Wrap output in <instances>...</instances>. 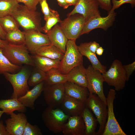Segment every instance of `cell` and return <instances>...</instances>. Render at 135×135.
I'll return each mask as SVG.
<instances>
[{
  "label": "cell",
  "mask_w": 135,
  "mask_h": 135,
  "mask_svg": "<svg viewBox=\"0 0 135 135\" xmlns=\"http://www.w3.org/2000/svg\"><path fill=\"white\" fill-rule=\"evenodd\" d=\"M31 56L35 67L46 72L52 68H58L60 60L53 59L36 54Z\"/></svg>",
  "instance_id": "obj_23"
},
{
  "label": "cell",
  "mask_w": 135,
  "mask_h": 135,
  "mask_svg": "<svg viewBox=\"0 0 135 135\" xmlns=\"http://www.w3.org/2000/svg\"><path fill=\"white\" fill-rule=\"evenodd\" d=\"M100 46L99 44L96 41L88 42V46L89 49L96 54V50Z\"/></svg>",
  "instance_id": "obj_40"
},
{
  "label": "cell",
  "mask_w": 135,
  "mask_h": 135,
  "mask_svg": "<svg viewBox=\"0 0 135 135\" xmlns=\"http://www.w3.org/2000/svg\"><path fill=\"white\" fill-rule=\"evenodd\" d=\"M34 54L60 60L63 58L64 53L58 48L51 44L41 47Z\"/></svg>",
  "instance_id": "obj_26"
},
{
  "label": "cell",
  "mask_w": 135,
  "mask_h": 135,
  "mask_svg": "<svg viewBox=\"0 0 135 135\" xmlns=\"http://www.w3.org/2000/svg\"><path fill=\"white\" fill-rule=\"evenodd\" d=\"M104 50L102 47L100 46L96 50V54L98 56H101L102 55Z\"/></svg>",
  "instance_id": "obj_45"
},
{
  "label": "cell",
  "mask_w": 135,
  "mask_h": 135,
  "mask_svg": "<svg viewBox=\"0 0 135 135\" xmlns=\"http://www.w3.org/2000/svg\"><path fill=\"white\" fill-rule=\"evenodd\" d=\"M76 40H68L67 43L66 52L58 68L62 74L66 75L74 68L83 64V56L78 49Z\"/></svg>",
  "instance_id": "obj_2"
},
{
  "label": "cell",
  "mask_w": 135,
  "mask_h": 135,
  "mask_svg": "<svg viewBox=\"0 0 135 135\" xmlns=\"http://www.w3.org/2000/svg\"><path fill=\"white\" fill-rule=\"evenodd\" d=\"M0 135H9L2 120L0 121Z\"/></svg>",
  "instance_id": "obj_41"
},
{
  "label": "cell",
  "mask_w": 135,
  "mask_h": 135,
  "mask_svg": "<svg viewBox=\"0 0 135 135\" xmlns=\"http://www.w3.org/2000/svg\"><path fill=\"white\" fill-rule=\"evenodd\" d=\"M116 13L114 12L108 13L105 17L101 16L92 18L86 22L81 32L80 36L87 34L97 28L106 30L113 25L115 20Z\"/></svg>",
  "instance_id": "obj_13"
},
{
  "label": "cell",
  "mask_w": 135,
  "mask_h": 135,
  "mask_svg": "<svg viewBox=\"0 0 135 135\" xmlns=\"http://www.w3.org/2000/svg\"><path fill=\"white\" fill-rule=\"evenodd\" d=\"M116 92L110 89L106 98L107 117L106 124L102 135H126L123 131L115 117L114 111V102Z\"/></svg>",
  "instance_id": "obj_7"
},
{
  "label": "cell",
  "mask_w": 135,
  "mask_h": 135,
  "mask_svg": "<svg viewBox=\"0 0 135 135\" xmlns=\"http://www.w3.org/2000/svg\"><path fill=\"white\" fill-rule=\"evenodd\" d=\"M8 43L5 40L0 38V48H4Z\"/></svg>",
  "instance_id": "obj_46"
},
{
  "label": "cell",
  "mask_w": 135,
  "mask_h": 135,
  "mask_svg": "<svg viewBox=\"0 0 135 135\" xmlns=\"http://www.w3.org/2000/svg\"><path fill=\"white\" fill-rule=\"evenodd\" d=\"M24 31L36 30L42 32L41 18L40 12L30 10L20 5L11 15Z\"/></svg>",
  "instance_id": "obj_1"
},
{
  "label": "cell",
  "mask_w": 135,
  "mask_h": 135,
  "mask_svg": "<svg viewBox=\"0 0 135 135\" xmlns=\"http://www.w3.org/2000/svg\"><path fill=\"white\" fill-rule=\"evenodd\" d=\"M66 2L69 6L73 5L75 6L78 0H65Z\"/></svg>",
  "instance_id": "obj_44"
},
{
  "label": "cell",
  "mask_w": 135,
  "mask_h": 135,
  "mask_svg": "<svg viewBox=\"0 0 135 135\" xmlns=\"http://www.w3.org/2000/svg\"><path fill=\"white\" fill-rule=\"evenodd\" d=\"M123 66L126 73L127 82L130 76L135 70V61L131 64L123 65Z\"/></svg>",
  "instance_id": "obj_39"
},
{
  "label": "cell",
  "mask_w": 135,
  "mask_h": 135,
  "mask_svg": "<svg viewBox=\"0 0 135 135\" xmlns=\"http://www.w3.org/2000/svg\"><path fill=\"white\" fill-rule=\"evenodd\" d=\"M4 55L12 64L21 66L25 64L35 67L25 44L16 45L8 43L3 48Z\"/></svg>",
  "instance_id": "obj_4"
},
{
  "label": "cell",
  "mask_w": 135,
  "mask_h": 135,
  "mask_svg": "<svg viewBox=\"0 0 135 135\" xmlns=\"http://www.w3.org/2000/svg\"><path fill=\"white\" fill-rule=\"evenodd\" d=\"M88 80L87 88L89 92L96 94L106 104V98L104 94L102 73L90 65L86 69Z\"/></svg>",
  "instance_id": "obj_10"
},
{
  "label": "cell",
  "mask_w": 135,
  "mask_h": 135,
  "mask_svg": "<svg viewBox=\"0 0 135 135\" xmlns=\"http://www.w3.org/2000/svg\"><path fill=\"white\" fill-rule=\"evenodd\" d=\"M70 116L61 109L48 107L45 109L42 115L45 126L55 134L62 132L63 125L67 121Z\"/></svg>",
  "instance_id": "obj_5"
},
{
  "label": "cell",
  "mask_w": 135,
  "mask_h": 135,
  "mask_svg": "<svg viewBox=\"0 0 135 135\" xmlns=\"http://www.w3.org/2000/svg\"><path fill=\"white\" fill-rule=\"evenodd\" d=\"M4 111L3 110H0V118L2 116V115L4 113Z\"/></svg>",
  "instance_id": "obj_47"
},
{
  "label": "cell",
  "mask_w": 135,
  "mask_h": 135,
  "mask_svg": "<svg viewBox=\"0 0 135 135\" xmlns=\"http://www.w3.org/2000/svg\"><path fill=\"white\" fill-rule=\"evenodd\" d=\"M86 106L91 110L96 116L99 127L96 135H102L104 130L107 117V104L96 94L90 93L85 102Z\"/></svg>",
  "instance_id": "obj_8"
},
{
  "label": "cell",
  "mask_w": 135,
  "mask_h": 135,
  "mask_svg": "<svg viewBox=\"0 0 135 135\" xmlns=\"http://www.w3.org/2000/svg\"><path fill=\"white\" fill-rule=\"evenodd\" d=\"M41 130L36 125H32L28 122H26L22 135H42Z\"/></svg>",
  "instance_id": "obj_34"
},
{
  "label": "cell",
  "mask_w": 135,
  "mask_h": 135,
  "mask_svg": "<svg viewBox=\"0 0 135 135\" xmlns=\"http://www.w3.org/2000/svg\"><path fill=\"white\" fill-rule=\"evenodd\" d=\"M34 68L28 80V84L30 86L34 87L45 81L46 78V72L36 67Z\"/></svg>",
  "instance_id": "obj_32"
},
{
  "label": "cell",
  "mask_w": 135,
  "mask_h": 135,
  "mask_svg": "<svg viewBox=\"0 0 135 135\" xmlns=\"http://www.w3.org/2000/svg\"><path fill=\"white\" fill-rule=\"evenodd\" d=\"M26 108L17 98H11L0 100V108L7 115H10L16 110L25 112Z\"/></svg>",
  "instance_id": "obj_25"
},
{
  "label": "cell",
  "mask_w": 135,
  "mask_h": 135,
  "mask_svg": "<svg viewBox=\"0 0 135 135\" xmlns=\"http://www.w3.org/2000/svg\"><path fill=\"white\" fill-rule=\"evenodd\" d=\"M3 48H0V74H4L6 72L15 73L19 71L21 66L12 64L4 55Z\"/></svg>",
  "instance_id": "obj_28"
},
{
  "label": "cell",
  "mask_w": 135,
  "mask_h": 135,
  "mask_svg": "<svg viewBox=\"0 0 135 135\" xmlns=\"http://www.w3.org/2000/svg\"><path fill=\"white\" fill-rule=\"evenodd\" d=\"M46 72L44 85L46 86L64 84L68 81L66 75L61 74L58 68H52Z\"/></svg>",
  "instance_id": "obj_27"
},
{
  "label": "cell",
  "mask_w": 135,
  "mask_h": 135,
  "mask_svg": "<svg viewBox=\"0 0 135 135\" xmlns=\"http://www.w3.org/2000/svg\"><path fill=\"white\" fill-rule=\"evenodd\" d=\"M44 83V81L34 86L24 96L18 98V100L25 107L29 108L32 110H34V102L43 92Z\"/></svg>",
  "instance_id": "obj_19"
},
{
  "label": "cell",
  "mask_w": 135,
  "mask_h": 135,
  "mask_svg": "<svg viewBox=\"0 0 135 135\" xmlns=\"http://www.w3.org/2000/svg\"><path fill=\"white\" fill-rule=\"evenodd\" d=\"M46 34L51 44L58 48L64 54L68 40L58 23L55 25Z\"/></svg>",
  "instance_id": "obj_18"
},
{
  "label": "cell",
  "mask_w": 135,
  "mask_h": 135,
  "mask_svg": "<svg viewBox=\"0 0 135 135\" xmlns=\"http://www.w3.org/2000/svg\"><path fill=\"white\" fill-rule=\"evenodd\" d=\"M19 3L22 2L24 6L28 10L35 11L36 9V6L39 3V0H16Z\"/></svg>",
  "instance_id": "obj_36"
},
{
  "label": "cell",
  "mask_w": 135,
  "mask_h": 135,
  "mask_svg": "<svg viewBox=\"0 0 135 135\" xmlns=\"http://www.w3.org/2000/svg\"><path fill=\"white\" fill-rule=\"evenodd\" d=\"M78 49L82 55L86 57L89 60L92 66L102 74L106 71V66L102 65L98 58L96 54L88 49V42L82 43L78 46Z\"/></svg>",
  "instance_id": "obj_22"
},
{
  "label": "cell",
  "mask_w": 135,
  "mask_h": 135,
  "mask_svg": "<svg viewBox=\"0 0 135 135\" xmlns=\"http://www.w3.org/2000/svg\"><path fill=\"white\" fill-rule=\"evenodd\" d=\"M67 16L61 20L59 26L68 40H76L80 36L85 19L83 15L79 14Z\"/></svg>",
  "instance_id": "obj_9"
},
{
  "label": "cell",
  "mask_w": 135,
  "mask_h": 135,
  "mask_svg": "<svg viewBox=\"0 0 135 135\" xmlns=\"http://www.w3.org/2000/svg\"><path fill=\"white\" fill-rule=\"evenodd\" d=\"M25 37V45L28 51L34 54L41 47L51 44L46 34L36 30L24 31Z\"/></svg>",
  "instance_id": "obj_14"
},
{
  "label": "cell",
  "mask_w": 135,
  "mask_h": 135,
  "mask_svg": "<svg viewBox=\"0 0 135 135\" xmlns=\"http://www.w3.org/2000/svg\"><path fill=\"white\" fill-rule=\"evenodd\" d=\"M85 127V135H95L98 121L86 106L81 114Z\"/></svg>",
  "instance_id": "obj_24"
},
{
  "label": "cell",
  "mask_w": 135,
  "mask_h": 135,
  "mask_svg": "<svg viewBox=\"0 0 135 135\" xmlns=\"http://www.w3.org/2000/svg\"><path fill=\"white\" fill-rule=\"evenodd\" d=\"M5 40L8 43L12 44H25V37L24 31L18 29L6 34Z\"/></svg>",
  "instance_id": "obj_29"
},
{
  "label": "cell",
  "mask_w": 135,
  "mask_h": 135,
  "mask_svg": "<svg viewBox=\"0 0 135 135\" xmlns=\"http://www.w3.org/2000/svg\"><path fill=\"white\" fill-rule=\"evenodd\" d=\"M19 5L16 0H0V18L11 15Z\"/></svg>",
  "instance_id": "obj_30"
},
{
  "label": "cell",
  "mask_w": 135,
  "mask_h": 135,
  "mask_svg": "<svg viewBox=\"0 0 135 135\" xmlns=\"http://www.w3.org/2000/svg\"><path fill=\"white\" fill-rule=\"evenodd\" d=\"M10 118L5 121L6 128L9 135H22L28 122L26 116L23 112L16 114L11 113Z\"/></svg>",
  "instance_id": "obj_15"
},
{
  "label": "cell",
  "mask_w": 135,
  "mask_h": 135,
  "mask_svg": "<svg viewBox=\"0 0 135 135\" xmlns=\"http://www.w3.org/2000/svg\"><path fill=\"white\" fill-rule=\"evenodd\" d=\"M6 34L3 30L0 23V38L5 40Z\"/></svg>",
  "instance_id": "obj_43"
},
{
  "label": "cell",
  "mask_w": 135,
  "mask_h": 135,
  "mask_svg": "<svg viewBox=\"0 0 135 135\" xmlns=\"http://www.w3.org/2000/svg\"><path fill=\"white\" fill-rule=\"evenodd\" d=\"M43 92L48 107L54 108L61 105L65 96L64 84L44 86Z\"/></svg>",
  "instance_id": "obj_12"
},
{
  "label": "cell",
  "mask_w": 135,
  "mask_h": 135,
  "mask_svg": "<svg viewBox=\"0 0 135 135\" xmlns=\"http://www.w3.org/2000/svg\"><path fill=\"white\" fill-rule=\"evenodd\" d=\"M61 105L62 110L70 116L81 115L86 107L85 102L65 95Z\"/></svg>",
  "instance_id": "obj_17"
},
{
  "label": "cell",
  "mask_w": 135,
  "mask_h": 135,
  "mask_svg": "<svg viewBox=\"0 0 135 135\" xmlns=\"http://www.w3.org/2000/svg\"><path fill=\"white\" fill-rule=\"evenodd\" d=\"M0 23L6 33L19 29L20 27L14 18L11 15H7L0 18Z\"/></svg>",
  "instance_id": "obj_31"
},
{
  "label": "cell",
  "mask_w": 135,
  "mask_h": 135,
  "mask_svg": "<svg viewBox=\"0 0 135 135\" xmlns=\"http://www.w3.org/2000/svg\"><path fill=\"white\" fill-rule=\"evenodd\" d=\"M45 21L46 22L45 25L42 27V32L46 34L55 25L58 23H60L61 20L58 12L51 9L50 16Z\"/></svg>",
  "instance_id": "obj_33"
},
{
  "label": "cell",
  "mask_w": 135,
  "mask_h": 135,
  "mask_svg": "<svg viewBox=\"0 0 135 135\" xmlns=\"http://www.w3.org/2000/svg\"><path fill=\"white\" fill-rule=\"evenodd\" d=\"M30 74L27 68L22 67L16 73L6 72L3 74L13 87V92L11 98L18 99L24 96L30 90L28 81Z\"/></svg>",
  "instance_id": "obj_3"
},
{
  "label": "cell",
  "mask_w": 135,
  "mask_h": 135,
  "mask_svg": "<svg viewBox=\"0 0 135 135\" xmlns=\"http://www.w3.org/2000/svg\"><path fill=\"white\" fill-rule=\"evenodd\" d=\"M66 75L68 81L82 87H87L88 80L86 68L83 66V64L74 68Z\"/></svg>",
  "instance_id": "obj_20"
},
{
  "label": "cell",
  "mask_w": 135,
  "mask_h": 135,
  "mask_svg": "<svg viewBox=\"0 0 135 135\" xmlns=\"http://www.w3.org/2000/svg\"><path fill=\"white\" fill-rule=\"evenodd\" d=\"M111 2L112 5V8L108 14L113 12L115 10L125 4H129L132 7L135 5V0H111Z\"/></svg>",
  "instance_id": "obj_35"
},
{
  "label": "cell",
  "mask_w": 135,
  "mask_h": 135,
  "mask_svg": "<svg viewBox=\"0 0 135 135\" xmlns=\"http://www.w3.org/2000/svg\"><path fill=\"white\" fill-rule=\"evenodd\" d=\"M85 127L81 115L70 116L63 125L62 132L64 135H85Z\"/></svg>",
  "instance_id": "obj_16"
},
{
  "label": "cell",
  "mask_w": 135,
  "mask_h": 135,
  "mask_svg": "<svg viewBox=\"0 0 135 135\" xmlns=\"http://www.w3.org/2000/svg\"><path fill=\"white\" fill-rule=\"evenodd\" d=\"M64 85L65 95L86 102L90 93L87 88L68 81L64 83Z\"/></svg>",
  "instance_id": "obj_21"
},
{
  "label": "cell",
  "mask_w": 135,
  "mask_h": 135,
  "mask_svg": "<svg viewBox=\"0 0 135 135\" xmlns=\"http://www.w3.org/2000/svg\"><path fill=\"white\" fill-rule=\"evenodd\" d=\"M98 2L99 7L105 10L108 13L111 10L112 7L111 0H96Z\"/></svg>",
  "instance_id": "obj_38"
},
{
  "label": "cell",
  "mask_w": 135,
  "mask_h": 135,
  "mask_svg": "<svg viewBox=\"0 0 135 135\" xmlns=\"http://www.w3.org/2000/svg\"><path fill=\"white\" fill-rule=\"evenodd\" d=\"M102 74L104 82L114 87L116 91H120L125 87L126 76L123 65L119 60H114L108 70Z\"/></svg>",
  "instance_id": "obj_6"
},
{
  "label": "cell",
  "mask_w": 135,
  "mask_h": 135,
  "mask_svg": "<svg viewBox=\"0 0 135 135\" xmlns=\"http://www.w3.org/2000/svg\"><path fill=\"white\" fill-rule=\"evenodd\" d=\"M58 4L64 9L67 8L69 6L65 0H56Z\"/></svg>",
  "instance_id": "obj_42"
},
{
  "label": "cell",
  "mask_w": 135,
  "mask_h": 135,
  "mask_svg": "<svg viewBox=\"0 0 135 135\" xmlns=\"http://www.w3.org/2000/svg\"><path fill=\"white\" fill-rule=\"evenodd\" d=\"M99 7L96 0H78L74 8L66 16L79 14L84 16L86 22L92 18L101 16Z\"/></svg>",
  "instance_id": "obj_11"
},
{
  "label": "cell",
  "mask_w": 135,
  "mask_h": 135,
  "mask_svg": "<svg viewBox=\"0 0 135 135\" xmlns=\"http://www.w3.org/2000/svg\"><path fill=\"white\" fill-rule=\"evenodd\" d=\"M39 3L44 15V19L46 20L51 14V9L49 7L46 0H39Z\"/></svg>",
  "instance_id": "obj_37"
}]
</instances>
